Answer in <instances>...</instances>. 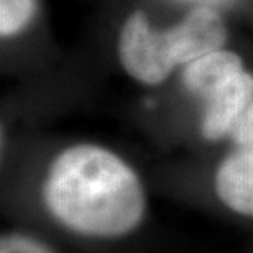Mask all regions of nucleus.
<instances>
[{
  "instance_id": "obj_7",
  "label": "nucleus",
  "mask_w": 253,
  "mask_h": 253,
  "mask_svg": "<svg viewBox=\"0 0 253 253\" xmlns=\"http://www.w3.org/2000/svg\"><path fill=\"white\" fill-rule=\"evenodd\" d=\"M0 253H51V250L30 237L8 235L2 240Z\"/></svg>"
},
{
  "instance_id": "obj_8",
  "label": "nucleus",
  "mask_w": 253,
  "mask_h": 253,
  "mask_svg": "<svg viewBox=\"0 0 253 253\" xmlns=\"http://www.w3.org/2000/svg\"><path fill=\"white\" fill-rule=\"evenodd\" d=\"M232 136L240 146L253 145V99L232 130Z\"/></svg>"
},
{
  "instance_id": "obj_5",
  "label": "nucleus",
  "mask_w": 253,
  "mask_h": 253,
  "mask_svg": "<svg viewBox=\"0 0 253 253\" xmlns=\"http://www.w3.org/2000/svg\"><path fill=\"white\" fill-rule=\"evenodd\" d=\"M244 71L239 54L217 49L186 64L183 83L197 97L204 100L211 92Z\"/></svg>"
},
{
  "instance_id": "obj_2",
  "label": "nucleus",
  "mask_w": 253,
  "mask_h": 253,
  "mask_svg": "<svg viewBox=\"0 0 253 253\" xmlns=\"http://www.w3.org/2000/svg\"><path fill=\"white\" fill-rule=\"evenodd\" d=\"M225 38V23L212 7H194L165 32L151 28L143 12H133L120 32L119 56L131 78L143 84H160L174 66L217 51Z\"/></svg>"
},
{
  "instance_id": "obj_9",
  "label": "nucleus",
  "mask_w": 253,
  "mask_h": 253,
  "mask_svg": "<svg viewBox=\"0 0 253 253\" xmlns=\"http://www.w3.org/2000/svg\"><path fill=\"white\" fill-rule=\"evenodd\" d=\"M179 2L192 3L196 7H212V8H225L230 7L235 0H179Z\"/></svg>"
},
{
  "instance_id": "obj_1",
  "label": "nucleus",
  "mask_w": 253,
  "mask_h": 253,
  "mask_svg": "<svg viewBox=\"0 0 253 253\" xmlns=\"http://www.w3.org/2000/svg\"><path fill=\"white\" fill-rule=\"evenodd\" d=\"M44 201L61 224L90 237L124 235L145 212L143 188L133 169L94 145L71 146L53 161Z\"/></svg>"
},
{
  "instance_id": "obj_6",
  "label": "nucleus",
  "mask_w": 253,
  "mask_h": 253,
  "mask_svg": "<svg viewBox=\"0 0 253 253\" xmlns=\"http://www.w3.org/2000/svg\"><path fill=\"white\" fill-rule=\"evenodd\" d=\"M35 15V0H0V33L2 37L22 32Z\"/></svg>"
},
{
  "instance_id": "obj_4",
  "label": "nucleus",
  "mask_w": 253,
  "mask_h": 253,
  "mask_svg": "<svg viewBox=\"0 0 253 253\" xmlns=\"http://www.w3.org/2000/svg\"><path fill=\"white\" fill-rule=\"evenodd\" d=\"M215 191L232 211L253 217V145L242 146L222 161Z\"/></svg>"
},
{
  "instance_id": "obj_3",
  "label": "nucleus",
  "mask_w": 253,
  "mask_h": 253,
  "mask_svg": "<svg viewBox=\"0 0 253 253\" xmlns=\"http://www.w3.org/2000/svg\"><path fill=\"white\" fill-rule=\"evenodd\" d=\"M253 99V76L242 71L219 85L204 99L202 135L207 140H219L234 130L242 114Z\"/></svg>"
}]
</instances>
